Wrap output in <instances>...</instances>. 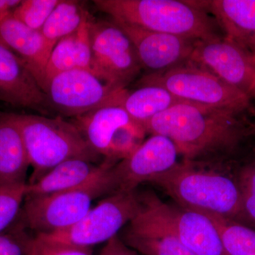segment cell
Instances as JSON below:
<instances>
[{"label":"cell","instance_id":"52a82bcc","mask_svg":"<svg viewBox=\"0 0 255 255\" xmlns=\"http://www.w3.org/2000/svg\"><path fill=\"white\" fill-rule=\"evenodd\" d=\"M126 89L105 105L75 118L73 122L92 150L118 162L144 141L143 126L132 120L122 105Z\"/></svg>","mask_w":255,"mask_h":255},{"label":"cell","instance_id":"83f0119b","mask_svg":"<svg viewBox=\"0 0 255 255\" xmlns=\"http://www.w3.org/2000/svg\"><path fill=\"white\" fill-rule=\"evenodd\" d=\"M26 184L0 189V233L17 217L26 196Z\"/></svg>","mask_w":255,"mask_h":255},{"label":"cell","instance_id":"d4e9b609","mask_svg":"<svg viewBox=\"0 0 255 255\" xmlns=\"http://www.w3.org/2000/svg\"><path fill=\"white\" fill-rule=\"evenodd\" d=\"M60 0H21L12 12L15 19L32 29L41 31Z\"/></svg>","mask_w":255,"mask_h":255},{"label":"cell","instance_id":"cb8c5ba5","mask_svg":"<svg viewBox=\"0 0 255 255\" xmlns=\"http://www.w3.org/2000/svg\"><path fill=\"white\" fill-rule=\"evenodd\" d=\"M201 213L217 228L227 255H255L254 228L217 215Z\"/></svg>","mask_w":255,"mask_h":255},{"label":"cell","instance_id":"4dcf8cb0","mask_svg":"<svg viewBox=\"0 0 255 255\" xmlns=\"http://www.w3.org/2000/svg\"><path fill=\"white\" fill-rule=\"evenodd\" d=\"M21 0H0V24L12 15L13 11Z\"/></svg>","mask_w":255,"mask_h":255},{"label":"cell","instance_id":"e0dca14e","mask_svg":"<svg viewBox=\"0 0 255 255\" xmlns=\"http://www.w3.org/2000/svg\"><path fill=\"white\" fill-rule=\"evenodd\" d=\"M224 31L225 37L255 55V0L197 1Z\"/></svg>","mask_w":255,"mask_h":255},{"label":"cell","instance_id":"30bf717a","mask_svg":"<svg viewBox=\"0 0 255 255\" xmlns=\"http://www.w3.org/2000/svg\"><path fill=\"white\" fill-rule=\"evenodd\" d=\"M92 71L122 88L140 73L141 65L127 33L112 21L90 16Z\"/></svg>","mask_w":255,"mask_h":255},{"label":"cell","instance_id":"ffe728a7","mask_svg":"<svg viewBox=\"0 0 255 255\" xmlns=\"http://www.w3.org/2000/svg\"><path fill=\"white\" fill-rule=\"evenodd\" d=\"M90 18L89 14L75 33L60 40L55 45L45 68L43 91L50 79L58 74L76 68L92 71Z\"/></svg>","mask_w":255,"mask_h":255},{"label":"cell","instance_id":"2e32d148","mask_svg":"<svg viewBox=\"0 0 255 255\" xmlns=\"http://www.w3.org/2000/svg\"><path fill=\"white\" fill-rule=\"evenodd\" d=\"M161 210L171 229L195 255H227L217 228L205 214L161 201Z\"/></svg>","mask_w":255,"mask_h":255},{"label":"cell","instance_id":"f1b7e54d","mask_svg":"<svg viewBox=\"0 0 255 255\" xmlns=\"http://www.w3.org/2000/svg\"><path fill=\"white\" fill-rule=\"evenodd\" d=\"M28 255H93L92 248L74 246L35 236Z\"/></svg>","mask_w":255,"mask_h":255},{"label":"cell","instance_id":"9c48e42d","mask_svg":"<svg viewBox=\"0 0 255 255\" xmlns=\"http://www.w3.org/2000/svg\"><path fill=\"white\" fill-rule=\"evenodd\" d=\"M124 89L91 70L76 68L55 75L43 91L50 109L76 118L105 105Z\"/></svg>","mask_w":255,"mask_h":255},{"label":"cell","instance_id":"44dd1931","mask_svg":"<svg viewBox=\"0 0 255 255\" xmlns=\"http://www.w3.org/2000/svg\"><path fill=\"white\" fill-rule=\"evenodd\" d=\"M102 164L79 158L65 161L36 182L26 184L25 197L50 195L80 187L100 170Z\"/></svg>","mask_w":255,"mask_h":255},{"label":"cell","instance_id":"ba28073f","mask_svg":"<svg viewBox=\"0 0 255 255\" xmlns=\"http://www.w3.org/2000/svg\"><path fill=\"white\" fill-rule=\"evenodd\" d=\"M140 206V194L137 189L112 194L89 210L73 226L39 236L60 243L92 248L118 236L119 231L136 216Z\"/></svg>","mask_w":255,"mask_h":255},{"label":"cell","instance_id":"5b68a950","mask_svg":"<svg viewBox=\"0 0 255 255\" xmlns=\"http://www.w3.org/2000/svg\"><path fill=\"white\" fill-rule=\"evenodd\" d=\"M117 163L104 159L102 167L80 187L50 195L25 197L16 221L36 235H49L73 226L94 201L110 196V171Z\"/></svg>","mask_w":255,"mask_h":255},{"label":"cell","instance_id":"3957f363","mask_svg":"<svg viewBox=\"0 0 255 255\" xmlns=\"http://www.w3.org/2000/svg\"><path fill=\"white\" fill-rule=\"evenodd\" d=\"M93 2L115 22L196 41L218 36L216 22L197 1L96 0Z\"/></svg>","mask_w":255,"mask_h":255},{"label":"cell","instance_id":"5bb4252c","mask_svg":"<svg viewBox=\"0 0 255 255\" xmlns=\"http://www.w3.org/2000/svg\"><path fill=\"white\" fill-rule=\"evenodd\" d=\"M115 23L130 38L141 68L148 74L164 73L190 60L196 40Z\"/></svg>","mask_w":255,"mask_h":255},{"label":"cell","instance_id":"9a60e30c","mask_svg":"<svg viewBox=\"0 0 255 255\" xmlns=\"http://www.w3.org/2000/svg\"><path fill=\"white\" fill-rule=\"evenodd\" d=\"M0 101L49 114L45 92L26 64L0 40Z\"/></svg>","mask_w":255,"mask_h":255},{"label":"cell","instance_id":"8992f818","mask_svg":"<svg viewBox=\"0 0 255 255\" xmlns=\"http://www.w3.org/2000/svg\"><path fill=\"white\" fill-rule=\"evenodd\" d=\"M139 85H159L182 102L255 117L249 95L190 61L164 73L147 74Z\"/></svg>","mask_w":255,"mask_h":255},{"label":"cell","instance_id":"7402d4cb","mask_svg":"<svg viewBox=\"0 0 255 255\" xmlns=\"http://www.w3.org/2000/svg\"><path fill=\"white\" fill-rule=\"evenodd\" d=\"M182 101L159 85H142L133 91L124 92L122 105L132 120L144 124Z\"/></svg>","mask_w":255,"mask_h":255},{"label":"cell","instance_id":"ac0fdd59","mask_svg":"<svg viewBox=\"0 0 255 255\" xmlns=\"http://www.w3.org/2000/svg\"><path fill=\"white\" fill-rule=\"evenodd\" d=\"M0 40L24 62L42 89L50 55L41 31L28 27L11 15L0 24Z\"/></svg>","mask_w":255,"mask_h":255},{"label":"cell","instance_id":"d6a6232c","mask_svg":"<svg viewBox=\"0 0 255 255\" xmlns=\"http://www.w3.org/2000/svg\"><path fill=\"white\" fill-rule=\"evenodd\" d=\"M253 59H254V61H255V55H253Z\"/></svg>","mask_w":255,"mask_h":255},{"label":"cell","instance_id":"484cf974","mask_svg":"<svg viewBox=\"0 0 255 255\" xmlns=\"http://www.w3.org/2000/svg\"><path fill=\"white\" fill-rule=\"evenodd\" d=\"M16 220L0 233V255H28L35 236Z\"/></svg>","mask_w":255,"mask_h":255},{"label":"cell","instance_id":"8fae6325","mask_svg":"<svg viewBox=\"0 0 255 255\" xmlns=\"http://www.w3.org/2000/svg\"><path fill=\"white\" fill-rule=\"evenodd\" d=\"M136 216L124 228L120 237L129 248L142 255H195L171 229L161 210V200L152 193L140 194Z\"/></svg>","mask_w":255,"mask_h":255},{"label":"cell","instance_id":"603a6c76","mask_svg":"<svg viewBox=\"0 0 255 255\" xmlns=\"http://www.w3.org/2000/svg\"><path fill=\"white\" fill-rule=\"evenodd\" d=\"M88 14L80 1L60 0L41 30L49 55L60 40L80 28Z\"/></svg>","mask_w":255,"mask_h":255},{"label":"cell","instance_id":"f546056e","mask_svg":"<svg viewBox=\"0 0 255 255\" xmlns=\"http://www.w3.org/2000/svg\"><path fill=\"white\" fill-rule=\"evenodd\" d=\"M100 255H140L129 248L119 236L110 240L102 248Z\"/></svg>","mask_w":255,"mask_h":255},{"label":"cell","instance_id":"4fadbf2b","mask_svg":"<svg viewBox=\"0 0 255 255\" xmlns=\"http://www.w3.org/2000/svg\"><path fill=\"white\" fill-rule=\"evenodd\" d=\"M189 61L246 95L255 87L253 55L225 36L196 41Z\"/></svg>","mask_w":255,"mask_h":255},{"label":"cell","instance_id":"d6986e66","mask_svg":"<svg viewBox=\"0 0 255 255\" xmlns=\"http://www.w3.org/2000/svg\"><path fill=\"white\" fill-rule=\"evenodd\" d=\"M29 167L19 128L8 113H0V189L27 184Z\"/></svg>","mask_w":255,"mask_h":255},{"label":"cell","instance_id":"6da1fadb","mask_svg":"<svg viewBox=\"0 0 255 255\" xmlns=\"http://www.w3.org/2000/svg\"><path fill=\"white\" fill-rule=\"evenodd\" d=\"M248 114L182 102L158 114L143 127L147 133L168 137L184 161L199 163L234 153L255 134Z\"/></svg>","mask_w":255,"mask_h":255},{"label":"cell","instance_id":"277c9868","mask_svg":"<svg viewBox=\"0 0 255 255\" xmlns=\"http://www.w3.org/2000/svg\"><path fill=\"white\" fill-rule=\"evenodd\" d=\"M16 124L33 168L29 182L33 184L65 161L83 159L97 163L95 153L73 122L60 117L8 113Z\"/></svg>","mask_w":255,"mask_h":255},{"label":"cell","instance_id":"7c38bea8","mask_svg":"<svg viewBox=\"0 0 255 255\" xmlns=\"http://www.w3.org/2000/svg\"><path fill=\"white\" fill-rule=\"evenodd\" d=\"M179 151L168 137L151 135L127 158L110 169L111 194L136 190L142 183L167 172L178 163Z\"/></svg>","mask_w":255,"mask_h":255},{"label":"cell","instance_id":"1f68e13d","mask_svg":"<svg viewBox=\"0 0 255 255\" xmlns=\"http://www.w3.org/2000/svg\"><path fill=\"white\" fill-rule=\"evenodd\" d=\"M250 96H251V99L254 98L255 100V87H253V90H252L251 95H250Z\"/></svg>","mask_w":255,"mask_h":255},{"label":"cell","instance_id":"7a4b0ae2","mask_svg":"<svg viewBox=\"0 0 255 255\" xmlns=\"http://www.w3.org/2000/svg\"><path fill=\"white\" fill-rule=\"evenodd\" d=\"M186 209L209 213L249 226L237 177L183 161L150 181Z\"/></svg>","mask_w":255,"mask_h":255},{"label":"cell","instance_id":"4316f807","mask_svg":"<svg viewBox=\"0 0 255 255\" xmlns=\"http://www.w3.org/2000/svg\"><path fill=\"white\" fill-rule=\"evenodd\" d=\"M241 189L243 211L255 229V158L243 165L236 174Z\"/></svg>","mask_w":255,"mask_h":255}]
</instances>
